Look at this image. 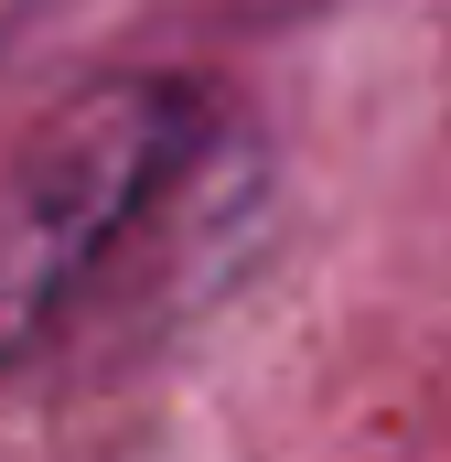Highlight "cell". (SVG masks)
I'll return each instance as SVG.
<instances>
[{"label": "cell", "instance_id": "obj_1", "mask_svg": "<svg viewBox=\"0 0 451 462\" xmlns=\"http://www.w3.org/2000/svg\"><path fill=\"white\" fill-rule=\"evenodd\" d=\"M205 151V108L183 87L118 76L87 87L0 162V376L65 334V312L108 280L140 216Z\"/></svg>", "mask_w": 451, "mask_h": 462}]
</instances>
